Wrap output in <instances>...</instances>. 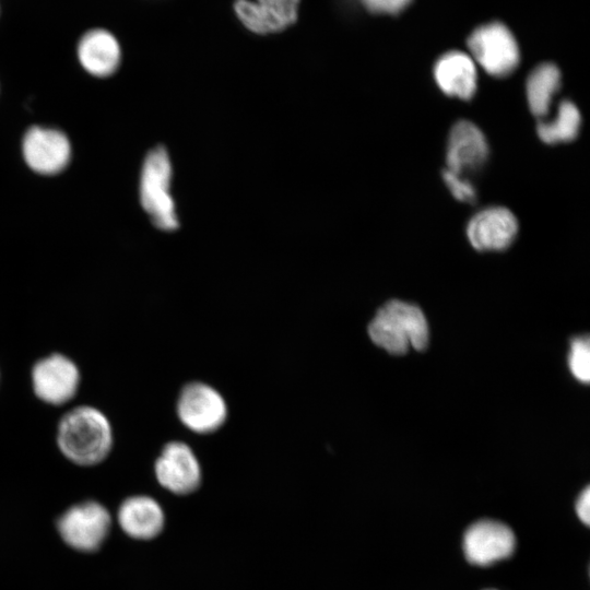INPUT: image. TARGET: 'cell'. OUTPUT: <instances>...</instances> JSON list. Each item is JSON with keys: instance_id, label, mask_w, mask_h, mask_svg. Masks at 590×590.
<instances>
[{"instance_id": "cell-8", "label": "cell", "mask_w": 590, "mask_h": 590, "mask_svg": "<svg viewBox=\"0 0 590 590\" xmlns=\"http://www.w3.org/2000/svg\"><path fill=\"white\" fill-rule=\"evenodd\" d=\"M516 547L512 530L503 522L483 519L471 524L463 535L465 558L473 565L487 566L508 558Z\"/></svg>"}, {"instance_id": "cell-14", "label": "cell", "mask_w": 590, "mask_h": 590, "mask_svg": "<svg viewBox=\"0 0 590 590\" xmlns=\"http://www.w3.org/2000/svg\"><path fill=\"white\" fill-rule=\"evenodd\" d=\"M434 78L444 94L462 101H470L477 88L474 60L462 51L440 56L434 66Z\"/></svg>"}, {"instance_id": "cell-9", "label": "cell", "mask_w": 590, "mask_h": 590, "mask_svg": "<svg viewBox=\"0 0 590 590\" xmlns=\"http://www.w3.org/2000/svg\"><path fill=\"white\" fill-rule=\"evenodd\" d=\"M489 154L482 130L469 120H459L450 129L446 149V169L470 179L481 170Z\"/></svg>"}, {"instance_id": "cell-13", "label": "cell", "mask_w": 590, "mask_h": 590, "mask_svg": "<svg viewBox=\"0 0 590 590\" xmlns=\"http://www.w3.org/2000/svg\"><path fill=\"white\" fill-rule=\"evenodd\" d=\"M299 0H237L235 12L243 24L258 34L283 31L297 17Z\"/></svg>"}, {"instance_id": "cell-2", "label": "cell", "mask_w": 590, "mask_h": 590, "mask_svg": "<svg viewBox=\"0 0 590 590\" xmlns=\"http://www.w3.org/2000/svg\"><path fill=\"white\" fill-rule=\"evenodd\" d=\"M368 334L376 345L394 355L410 349L423 351L429 337L421 308L402 300H390L380 307L368 326Z\"/></svg>"}, {"instance_id": "cell-3", "label": "cell", "mask_w": 590, "mask_h": 590, "mask_svg": "<svg viewBox=\"0 0 590 590\" xmlns=\"http://www.w3.org/2000/svg\"><path fill=\"white\" fill-rule=\"evenodd\" d=\"M172 163L167 151L156 146L145 157L140 178V201L152 223L174 231L179 222L170 193Z\"/></svg>"}, {"instance_id": "cell-5", "label": "cell", "mask_w": 590, "mask_h": 590, "mask_svg": "<svg viewBox=\"0 0 590 590\" xmlns=\"http://www.w3.org/2000/svg\"><path fill=\"white\" fill-rule=\"evenodd\" d=\"M111 518L98 502L87 500L73 505L58 519L57 527L62 540L81 552L97 550L107 538Z\"/></svg>"}, {"instance_id": "cell-21", "label": "cell", "mask_w": 590, "mask_h": 590, "mask_svg": "<svg viewBox=\"0 0 590 590\" xmlns=\"http://www.w3.org/2000/svg\"><path fill=\"white\" fill-rule=\"evenodd\" d=\"M364 7L374 13L398 14L411 0H361Z\"/></svg>"}, {"instance_id": "cell-12", "label": "cell", "mask_w": 590, "mask_h": 590, "mask_svg": "<svg viewBox=\"0 0 590 590\" xmlns=\"http://www.w3.org/2000/svg\"><path fill=\"white\" fill-rule=\"evenodd\" d=\"M23 155L26 164L36 173L54 175L68 165L71 146L63 132L33 127L24 135Z\"/></svg>"}, {"instance_id": "cell-18", "label": "cell", "mask_w": 590, "mask_h": 590, "mask_svg": "<svg viewBox=\"0 0 590 590\" xmlns=\"http://www.w3.org/2000/svg\"><path fill=\"white\" fill-rule=\"evenodd\" d=\"M581 114L569 99H564L557 107V114L552 120H539L536 133L546 144H558L574 141L580 131Z\"/></svg>"}, {"instance_id": "cell-4", "label": "cell", "mask_w": 590, "mask_h": 590, "mask_svg": "<svg viewBox=\"0 0 590 590\" xmlns=\"http://www.w3.org/2000/svg\"><path fill=\"white\" fill-rule=\"evenodd\" d=\"M468 47L475 60L489 75H510L520 61L519 46L511 31L500 22L475 28L468 38Z\"/></svg>"}, {"instance_id": "cell-15", "label": "cell", "mask_w": 590, "mask_h": 590, "mask_svg": "<svg viewBox=\"0 0 590 590\" xmlns=\"http://www.w3.org/2000/svg\"><path fill=\"white\" fill-rule=\"evenodd\" d=\"M78 59L95 76L111 75L119 67L121 49L117 38L105 28L85 32L78 43Z\"/></svg>"}, {"instance_id": "cell-6", "label": "cell", "mask_w": 590, "mask_h": 590, "mask_svg": "<svg viewBox=\"0 0 590 590\" xmlns=\"http://www.w3.org/2000/svg\"><path fill=\"white\" fill-rule=\"evenodd\" d=\"M35 396L50 405H63L71 401L80 387L78 365L64 354L52 353L38 359L31 371Z\"/></svg>"}, {"instance_id": "cell-20", "label": "cell", "mask_w": 590, "mask_h": 590, "mask_svg": "<svg viewBox=\"0 0 590 590\" xmlns=\"http://www.w3.org/2000/svg\"><path fill=\"white\" fill-rule=\"evenodd\" d=\"M442 179L450 193L459 201L465 203H474L477 198V192L469 178L459 176L448 169H444Z\"/></svg>"}, {"instance_id": "cell-10", "label": "cell", "mask_w": 590, "mask_h": 590, "mask_svg": "<svg viewBox=\"0 0 590 590\" xmlns=\"http://www.w3.org/2000/svg\"><path fill=\"white\" fill-rule=\"evenodd\" d=\"M519 225L505 206H488L476 212L467 224V237L479 251H503L516 239Z\"/></svg>"}, {"instance_id": "cell-11", "label": "cell", "mask_w": 590, "mask_h": 590, "mask_svg": "<svg viewBox=\"0 0 590 590\" xmlns=\"http://www.w3.org/2000/svg\"><path fill=\"white\" fill-rule=\"evenodd\" d=\"M158 483L174 494L193 492L201 481V468L192 449L182 441L164 446L154 465Z\"/></svg>"}, {"instance_id": "cell-19", "label": "cell", "mask_w": 590, "mask_h": 590, "mask_svg": "<svg viewBox=\"0 0 590 590\" xmlns=\"http://www.w3.org/2000/svg\"><path fill=\"white\" fill-rule=\"evenodd\" d=\"M568 366L573 376L587 384L590 379V345L588 337H576L571 340L568 354Z\"/></svg>"}, {"instance_id": "cell-16", "label": "cell", "mask_w": 590, "mask_h": 590, "mask_svg": "<svg viewBox=\"0 0 590 590\" xmlns=\"http://www.w3.org/2000/svg\"><path fill=\"white\" fill-rule=\"evenodd\" d=\"M117 517L122 531L139 540L155 538L164 526L162 507L154 498L145 495L125 499L119 506Z\"/></svg>"}, {"instance_id": "cell-22", "label": "cell", "mask_w": 590, "mask_h": 590, "mask_svg": "<svg viewBox=\"0 0 590 590\" xmlns=\"http://www.w3.org/2000/svg\"><path fill=\"white\" fill-rule=\"evenodd\" d=\"M576 512L578 518L585 524L590 523V489L587 486L579 495L576 502Z\"/></svg>"}, {"instance_id": "cell-1", "label": "cell", "mask_w": 590, "mask_h": 590, "mask_svg": "<svg viewBox=\"0 0 590 590\" xmlns=\"http://www.w3.org/2000/svg\"><path fill=\"white\" fill-rule=\"evenodd\" d=\"M56 441L66 459L81 467H91L108 457L114 432L103 411L93 405H76L59 420Z\"/></svg>"}, {"instance_id": "cell-23", "label": "cell", "mask_w": 590, "mask_h": 590, "mask_svg": "<svg viewBox=\"0 0 590 590\" xmlns=\"http://www.w3.org/2000/svg\"><path fill=\"white\" fill-rule=\"evenodd\" d=\"M485 590H497V589H485Z\"/></svg>"}, {"instance_id": "cell-7", "label": "cell", "mask_w": 590, "mask_h": 590, "mask_svg": "<svg viewBox=\"0 0 590 590\" xmlns=\"http://www.w3.org/2000/svg\"><path fill=\"white\" fill-rule=\"evenodd\" d=\"M177 415L188 429L206 434L223 425L227 406L224 398L213 387L203 382H190L180 391Z\"/></svg>"}, {"instance_id": "cell-17", "label": "cell", "mask_w": 590, "mask_h": 590, "mask_svg": "<svg viewBox=\"0 0 590 590\" xmlns=\"http://www.w3.org/2000/svg\"><path fill=\"white\" fill-rule=\"evenodd\" d=\"M560 87V71L552 62L538 64L526 81V96L531 114L543 119L548 115L554 95Z\"/></svg>"}]
</instances>
